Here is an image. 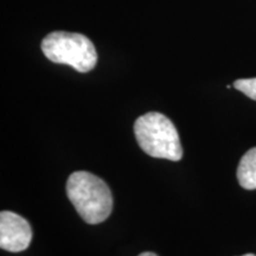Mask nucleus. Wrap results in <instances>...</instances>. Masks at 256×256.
I'll return each instance as SVG.
<instances>
[{
    "label": "nucleus",
    "mask_w": 256,
    "mask_h": 256,
    "mask_svg": "<svg viewBox=\"0 0 256 256\" xmlns=\"http://www.w3.org/2000/svg\"><path fill=\"white\" fill-rule=\"evenodd\" d=\"M66 194L84 222H104L113 210V197L108 185L98 176L86 171H76L66 182Z\"/></svg>",
    "instance_id": "1"
},
{
    "label": "nucleus",
    "mask_w": 256,
    "mask_h": 256,
    "mask_svg": "<svg viewBox=\"0 0 256 256\" xmlns=\"http://www.w3.org/2000/svg\"><path fill=\"white\" fill-rule=\"evenodd\" d=\"M134 134L139 146L153 158L179 162L183 158V147L176 126L165 115L151 112L138 118Z\"/></svg>",
    "instance_id": "2"
},
{
    "label": "nucleus",
    "mask_w": 256,
    "mask_h": 256,
    "mask_svg": "<svg viewBox=\"0 0 256 256\" xmlns=\"http://www.w3.org/2000/svg\"><path fill=\"white\" fill-rule=\"evenodd\" d=\"M42 51L51 62L66 64L78 72H90L98 62L94 44L81 34L52 32L42 42Z\"/></svg>",
    "instance_id": "3"
},
{
    "label": "nucleus",
    "mask_w": 256,
    "mask_h": 256,
    "mask_svg": "<svg viewBox=\"0 0 256 256\" xmlns=\"http://www.w3.org/2000/svg\"><path fill=\"white\" fill-rule=\"evenodd\" d=\"M32 240V228L24 217L12 211L0 212V247L19 252L28 249Z\"/></svg>",
    "instance_id": "4"
},
{
    "label": "nucleus",
    "mask_w": 256,
    "mask_h": 256,
    "mask_svg": "<svg viewBox=\"0 0 256 256\" xmlns=\"http://www.w3.org/2000/svg\"><path fill=\"white\" fill-rule=\"evenodd\" d=\"M238 179L246 190H256V147L249 150L240 160Z\"/></svg>",
    "instance_id": "5"
},
{
    "label": "nucleus",
    "mask_w": 256,
    "mask_h": 256,
    "mask_svg": "<svg viewBox=\"0 0 256 256\" xmlns=\"http://www.w3.org/2000/svg\"><path fill=\"white\" fill-rule=\"evenodd\" d=\"M234 87L247 95L248 98H250L252 100L256 101V78L238 80L234 83Z\"/></svg>",
    "instance_id": "6"
},
{
    "label": "nucleus",
    "mask_w": 256,
    "mask_h": 256,
    "mask_svg": "<svg viewBox=\"0 0 256 256\" xmlns=\"http://www.w3.org/2000/svg\"><path fill=\"white\" fill-rule=\"evenodd\" d=\"M139 256H158L154 252H142V254H140Z\"/></svg>",
    "instance_id": "7"
},
{
    "label": "nucleus",
    "mask_w": 256,
    "mask_h": 256,
    "mask_svg": "<svg viewBox=\"0 0 256 256\" xmlns=\"http://www.w3.org/2000/svg\"><path fill=\"white\" fill-rule=\"evenodd\" d=\"M243 256H256V255H254V254H246V255H243Z\"/></svg>",
    "instance_id": "8"
}]
</instances>
